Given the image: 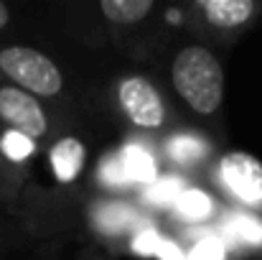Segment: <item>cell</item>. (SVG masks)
<instances>
[{
	"mask_svg": "<svg viewBox=\"0 0 262 260\" xmlns=\"http://www.w3.org/2000/svg\"><path fill=\"white\" fill-rule=\"evenodd\" d=\"M117 105L135 128L158 130L166 123V105L161 92L145 77H125L117 85Z\"/></svg>",
	"mask_w": 262,
	"mask_h": 260,
	"instance_id": "3957f363",
	"label": "cell"
},
{
	"mask_svg": "<svg viewBox=\"0 0 262 260\" xmlns=\"http://www.w3.org/2000/svg\"><path fill=\"white\" fill-rule=\"evenodd\" d=\"M8 23H10V10H8L5 3H0V31H3Z\"/></svg>",
	"mask_w": 262,
	"mask_h": 260,
	"instance_id": "7c38bea8",
	"label": "cell"
},
{
	"mask_svg": "<svg viewBox=\"0 0 262 260\" xmlns=\"http://www.w3.org/2000/svg\"><path fill=\"white\" fill-rule=\"evenodd\" d=\"M222 186L247 207H262V161L245 153H224L219 158Z\"/></svg>",
	"mask_w": 262,
	"mask_h": 260,
	"instance_id": "5b68a950",
	"label": "cell"
},
{
	"mask_svg": "<svg viewBox=\"0 0 262 260\" xmlns=\"http://www.w3.org/2000/svg\"><path fill=\"white\" fill-rule=\"evenodd\" d=\"M199 10L214 28L229 31V28L245 26L255 15L257 5L252 0H204V3H199Z\"/></svg>",
	"mask_w": 262,
	"mask_h": 260,
	"instance_id": "8992f818",
	"label": "cell"
},
{
	"mask_svg": "<svg viewBox=\"0 0 262 260\" xmlns=\"http://www.w3.org/2000/svg\"><path fill=\"white\" fill-rule=\"evenodd\" d=\"M5 164H8V158H5L3 151H0V173H3V169H5Z\"/></svg>",
	"mask_w": 262,
	"mask_h": 260,
	"instance_id": "4fadbf2b",
	"label": "cell"
},
{
	"mask_svg": "<svg viewBox=\"0 0 262 260\" xmlns=\"http://www.w3.org/2000/svg\"><path fill=\"white\" fill-rule=\"evenodd\" d=\"M176 204H178L181 217H186V219H204L211 212V202L201 191H186Z\"/></svg>",
	"mask_w": 262,
	"mask_h": 260,
	"instance_id": "9c48e42d",
	"label": "cell"
},
{
	"mask_svg": "<svg viewBox=\"0 0 262 260\" xmlns=\"http://www.w3.org/2000/svg\"><path fill=\"white\" fill-rule=\"evenodd\" d=\"M0 72L13 82V87L38 97H56L64 87L61 69L46 54L28 46H5L0 49Z\"/></svg>",
	"mask_w": 262,
	"mask_h": 260,
	"instance_id": "7a4b0ae2",
	"label": "cell"
},
{
	"mask_svg": "<svg viewBox=\"0 0 262 260\" xmlns=\"http://www.w3.org/2000/svg\"><path fill=\"white\" fill-rule=\"evenodd\" d=\"M31 148H33V146L28 143V138H23V135H18V133H8V135H5V143H0L3 156L10 158V161L26 158V156L31 153Z\"/></svg>",
	"mask_w": 262,
	"mask_h": 260,
	"instance_id": "30bf717a",
	"label": "cell"
},
{
	"mask_svg": "<svg viewBox=\"0 0 262 260\" xmlns=\"http://www.w3.org/2000/svg\"><path fill=\"white\" fill-rule=\"evenodd\" d=\"M84 143L74 135L69 138H61L51 146V153H49V164H51V171L54 176L61 181V184H72L82 169H84Z\"/></svg>",
	"mask_w": 262,
	"mask_h": 260,
	"instance_id": "52a82bcc",
	"label": "cell"
},
{
	"mask_svg": "<svg viewBox=\"0 0 262 260\" xmlns=\"http://www.w3.org/2000/svg\"><path fill=\"white\" fill-rule=\"evenodd\" d=\"M0 120L28 141H41L49 133V117L41 102L13 85L0 87Z\"/></svg>",
	"mask_w": 262,
	"mask_h": 260,
	"instance_id": "277c9868",
	"label": "cell"
},
{
	"mask_svg": "<svg viewBox=\"0 0 262 260\" xmlns=\"http://www.w3.org/2000/svg\"><path fill=\"white\" fill-rule=\"evenodd\" d=\"M199 151L201 148L193 141H176V146H173L176 158H193V156H199Z\"/></svg>",
	"mask_w": 262,
	"mask_h": 260,
	"instance_id": "8fae6325",
	"label": "cell"
},
{
	"mask_svg": "<svg viewBox=\"0 0 262 260\" xmlns=\"http://www.w3.org/2000/svg\"><path fill=\"white\" fill-rule=\"evenodd\" d=\"M171 82L178 97L199 115H214L224 102V69L206 46H186L176 54Z\"/></svg>",
	"mask_w": 262,
	"mask_h": 260,
	"instance_id": "6da1fadb",
	"label": "cell"
},
{
	"mask_svg": "<svg viewBox=\"0 0 262 260\" xmlns=\"http://www.w3.org/2000/svg\"><path fill=\"white\" fill-rule=\"evenodd\" d=\"M99 10L112 23L133 26V23L143 21L145 15H150L156 10V3L153 0H102Z\"/></svg>",
	"mask_w": 262,
	"mask_h": 260,
	"instance_id": "ba28073f",
	"label": "cell"
}]
</instances>
